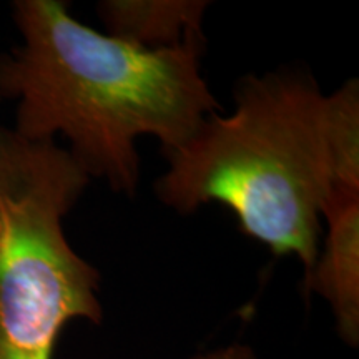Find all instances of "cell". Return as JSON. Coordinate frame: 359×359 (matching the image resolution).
Segmentation results:
<instances>
[{"label": "cell", "mask_w": 359, "mask_h": 359, "mask_svg": "<svg viewBox=\"0 0 359 359\" xmlns=\"http://www.w3.org/2000/svg\"><path fill=\"white\" fill-rule=\"evenodd\" d=\"M231 114H213L155 182L167 208L191 215L222 205L243 235L311 269L323 210L338 190H359V83L325 93L308 72L245 75Z\"/></svg>", "instance_id": "6da1fadb"}, {"label": "cell", "mask_w": 359, "mask_h": 359, "mask_svg": "<svg viewBox=\"0 0 359 359\" xmlns=\"http://www.w3.org/2000/svg\"><path fill=\"white\" fill-rule=\"evenodd\" d=\"M12 11L22 43L0 55L12 128L29 140L65 138L88 177L116 193H137L138 138L155 137L168 154L219 109L201 74L205 39L145 50L83 25L62 0H17Z\"/></svg>", "instance_id": "7a4b0ae2"}, {"label": "cell", "mask_w": 359, "mask_h": 359, "mask_svg": "<svg viewBox=\"0 0 359 359\" xmlns=\"http://www.w3.org/2000/svg\"><path fill=\"white\" fill-rule=\"evenodd\" d=\"M90 182L65 147L0 127V359H52L70 321L102 323L100 271L64 228Z\"/></svg>", "instance_id": "3957f363"}, {"label": "cell", "mask_w": 359, "mask_h": 359, "mask_svg": "<svg viewBox=\"0 0 359 359\" xmlns=\"http://www.w3.org/2000/svg\"><path fill=\"white\" fill-rule=\"evenodd\" d=\"M323 251L304 275V286L331 306L341 339L359 341V190H338L323 210Z\"/></svg>", "instance_id": "277c9868"}, {"label": "cell", "mask_w": 359, "mask_h": 359, "mask_svg": "<svg viewBox=\"0 0 359 359\" xmlns=\"http://www.w3.org/2000/svg\"><path fill=\"white\" fill-rule=\"evenodd\" d=\"M205 0H103L97 13L111 37L145 50L177 48L205 39Z\"/></svg>", "instance_id": "5b68a950"}, {"label": "cell", "mask_w": 359, "mask_h": 359, "mask_svg": "<svg viewBox=\"0 0 359 359\" xmlns=\"http://www.w3.org/2000/svg\"><path fill=\"white\" fill-rule=\"evenodd\" d=\"M193 359H257V356L245 344H230V346L215 349L212 353L200 354Z\"/></svg>", "instance_id": "8992f818"}]
</instances>
